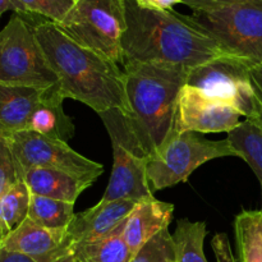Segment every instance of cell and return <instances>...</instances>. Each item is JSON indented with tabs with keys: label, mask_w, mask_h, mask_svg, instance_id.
I'll return each mask as SVG.
<instances>
[{
	"label": "cell",
	"mask_w": 262,
	"mask_h": 262,
	"mask_svg": "<svg viewBox=\"0 0 262 262\" xmlns=\"http://www.w3.org/2000/svg\"><path fill=\"white\" fill-rule=\"evenodd\" d=\"M32 25L64 99L81 101L97 114L113 109L125 112L124 72L119 64L77 43L51 20Z\"/></svg>",
	"instance_id": "1"
},
{
	"label": "cell",
	"mask_w": 262,
	"mask_h": 262,
	"mask_svg": "<svg viewBox=\"0 0 262 262\" xmlns=\"http://www.w3.org/2000/svg\"><path fill=\"white\" fill-rule=\"evenodd\" d=\"M189 68L170 63L123 66L127 109L123 113L132 147L152 158L173 133L177 102Z\"/></svg>",
	"instance_id": "2"
},
{
	"label": "cell",
	"mask_w": 262,
	"mask_h": 262,
	"mask_svg": "<svg viewBox=\"0 0 262 262\" xmlns=\"http://www.w3.org/2000/svg\"><path fill=\"white\" fill-rule=\"evenodd\" d=\"M127 28L122 37L123 64L170 63L194 68L225 55L212 38L174 10H154L124 0Z\"/></svg>",
	"instance_id": "3"
},
{
	"label": "cell",
	"mask_w": 262,
	"mask_h": 262,
	"mask_svg": "<svg viewBox=\"0 0 262 262\" xmlns=\"http://www.w3.org/2000/svg\"><path fill=\"white\" fill-rule=\"evenodd\" d=\"M0 83L48 90L58 78L26 15L14 14L0 31Z\"/></svg>",
	"instance_id": "4"
},
{
	"label": "cell",
	"mask_w": 262,
	"mask_h": 262,
	"mask_svg": "<svg viewBox=\"0 0 262 262\" xmlns=\"http://www.w3.org/2000/svg\"><path fill=\"white\" fill-rule=\"evenodd\" d=\"M58 26L83 48L123 64L122 37L127 28L124 0H77Z\"/></svg>",
	"instance_id": "5"
},
{
	"label": "cell",
	"mask_w": 262,
	"mask_h": 262,
	"mask_svg": "<svg viewBox=\"0 0 262 262\" xmlns=\"http://www.w3.org/2000/svg\"><path fill=\"white\" fill-rule=\"evenodd\" d=\"M182 15L227 54L262 64V7L227 5Z\"/></svg>",
	"instance_id": "6"
},
{
	"label": "cell",
	"mask_w": 262,
	"mask_h": 262,
	"mask_svg": "<svg viewBox=\"0 0 262 262\" xmlns=\"http://www.w3.org/2000/svg\"><path fill=\"white\" fill-rule=\"evenodd\" d=\"M227 156H237L227 140L211 141L193 132H173L163 148L148 160L147 177L151 191L155 193L184 183L205 163Z\"/></svg>",
	"instance_id": "7"
},
{
	"label": "cell",
	"mask_w": 262,
	"mask_h": 262,
	"mask_svg": "<svg viewBox=\"0 0 262 262\" xmlns=\"http://www.w3.org/2000/svg\"><path fill=\"white\" fill-rule=\"evenodd\" d=\"M20 176L32 168H49L71 174L92 186L104 173L101 164L84 158L64 141L25 129L7 136Z\"/></svg>",
	"instance_id": "8"
},
{
	"label": "cell",
	"mask_w": 262,
	"mask_h": 262,
	"mask_svg": "<svg viewBox=\"0 0 262 262\" xmlns=\"http://www.w3.org/2000/svg\"><path fill=\"white\" fill-rule=\"evenodd\" d=\"M256 64L225 55L188 71L186 84L200 90L212 99L229 104L247 119L253 113V94L250 72Z\"/></svg>",
	"instance_id": "9"
},
{
	"label": "cell",
	"mask_w": 262,
	"mask_h": 262,
	"mask_svg": "<svg viewBox=\"0 0 262 262\" xmlns=\"http://www.w3.org/2000/svg\"><path fill=\"white\" fill-rule=\"evenodd\" d=\"M104 122L113 146V170L102 202L117 200H142L154 196L147 177L150 159L132 150L125 138L120 109L99 114Z\"/></svg>",
	"instance_id": "10"
},
{
	"label": "cell",
	"mask_w": 262,
	"mask_h": 262,
	"mask_svg": "<svg viewBox=\"0 0 262 262\" xmlns=\"http://www.w3.org/2000/svg\"><path fill=\"white\" fill-rule=\"evenodd\" d=\"M242 115L229 104L212 99L200 90L184 84L177 102L174 133H222L239 125Z\"/></svg>",
	"instance_id": "11"
},
{
	"label": "cell",
	"mask_w": 262,
	"mask_h": 262,
	"mask_svg": "<svg viewBox=\"0 0 262 262\" xmlns=\"http://www.w3.org/2000/svg\"><path fill=\"white\" fill-rule=\"evenodd\" d=\"M3 248L35 262H77L67 229H48L30 219L8 235Z\"/></svg>",
	"instance_id": "12"
},
{
	"label": "cell",
	"mask_w": 262,
	"mask_h": 262,
	"mask_svg": "<svg viewBox=\"0 0 262 262\" xmlns=\"http://www.w3.org/2000/svg\"><path fill=\"white\" fill-rule=\"evenodd\" d=\"M137 204L138 201L135 200L100 201L94 207L76 214L67 228L73 250L81 246L99 242L113 234L124 224Z\"/></svg>",
	"instance_id": "13"
},
{
	"label": "cell",
	"mask_w": 262,
	"mask_h": 262,
	"mask_svg": "<svg viewBox=\"0 0 262 262\" xmlns=\"http://www.w3.org/2000/svg\"><path fill=\"white\" fill-rule=\"evenodd\" d=\"M173 212V204L159 201L154 196L136 205L123 228V235L133 256L158 233L168 229Z\"/></svg>",
	"instance_id": "14"
},
{
	"label": "cell",
	"mask_w": 262,
	"mask_h": 262,
	"mask_svg": "<svg viewBox=\"0 0 262 262\" xmlns=\"http://www.w3.org/2000/svg\"><path fill=\"white\" fill-rule=\"evenodd\" d=\"M48 90L0 83V135L28 129L31 117L45 100Z\"/></svg>",
	"instance_id": "15"
},
{
	"label": "cell",
	"mask_w": 262,
	"mask_h": 262,
	"mask_svg": "<svg viewBox=\"0 0 262 262\" xmlns=\"http://www.w3.org/2000/svg\"><path fill=\"white\" fill-rule=\"evenodd\" d=\"M23 182L32 194L71 204H76L79 194L90 187L71 174L49 168L30 169L25 173Z\"/></svg>",
	"instance_id": "16"
},
{
	"label": "cell",
	"mask_w": 262,
	"mask_h": 262,
	"mask_svg": "<svg viewBox=\"0 0 262 262\" xmlns=\"http://www.w3.org/2000/svg\"><path fill=\"white\" fill-rule=\"evenodd\" d=\"M63 100L59 92V86L48 90L42 104L36 109L31 117L28 129L67 142L74 136V124L71 118L64 113Z\"/></svg>",
	"instance_id": "17"
},
{
	"label": "cell",
	"mask_w": 262,
	"mask_h": 262,
	"mask_svg": "<svg viewBox=\"0 0 262 262\" xmlns=\"http://www.w3.org/2000/svg\"><path fill=\"white\" fill-rule=\"evenodd\" d=\"M227 141L250 165L262 186V128L253 120L246 119L228 133Z\"/></svg>",
	"instance_id": "18"
},
{
	"label": "cell",
	"mask_w": 262,
	"mask_h": 262,
	"mask_svg": "<svg viewBox=\"0 0 262 262\" xmlns=\"http://www.w3.org/2000/svg\"><path fill=\"white\" fill-rule=\"evenodd\" d=\"M234 232L241 262H262V211L245 210L235 216Z\"/></svg>",
	"instance_id": "19"
},
{
	"label": "cell",
	"mask_w": 262,
	"mask_h": 262,
	"mask_svg": "<svg viewBox=\"0 0 262 262\" xmlns=\"http://www.w3.org/2000/svg\"><path fill=\"white\" fill-rule=\"evenodd\" d=\"M123 228L99 242L81 246L73 250L77 262H130L133 253L123 235Z\"/></svg>",
	"instance_id": "20"
},
{
	"label": "cell",
	"mask_w": 262,
	"mask_h": 262,
	"mask_svg": "<svg viewBox=\"0 0 262 262\" xmlns=\"http://www.w3.org/2000/svg\"><path fill=\"white\" fill-rule=\"evenodd\" d=\"M207 234L204 222L178 220L173 234L177 262H207L204 252L205 237Z\"/></svg>",
	"instance_id": "21"
},
{
	"label": "cell",
	"mask_w": 262,
	"mask_h": 262,
	"mask_svg": "<svg viewBox=\"0 0 262 262\" xmlns=\"http://www.w3.org/2000/svg\"><path fill=\"white\" fill-rule=\"evenodd\" d=\"M74 204L31 194L28 219L48 229H67L74 219Z\"/></svg>",
	"instance_id": "22"
},
{
	"label": "cell",
	"mask_w": 262,
	"mask_h": 262,
	"mask_svg": "<svg viewBox=\"0 0 262 262\" xmlns=\"http://www.w3.org/2000/svg\"><path fill=\"white\" fill-rule=\"evenodd\" d=\"M31 194L27 184L20 181L0 197V215L10 233L28 219Z\"/></svg>",
	"instance_id": "23"
},
{
	"label": "cell",
	"mask_w": 262,
	"mask_h": 262,
	"mask_svg": "<svg viewBox=\"0 0 262 262\" xmlns=\"http://www.w3.org/2000/svg\"><path fill=\"white\" fill-rule=\"evenodd\" d=\"M77 0H13L18 14L36 15L60 23Z\"/></svg>",
	"instance_id": "24"
},
{
	"label": "cell",
	"mask_w": 262,
	"mask_h": 262,
	"mask_svg": "<svg viewBox=\"0 0 262 262\" xmlns=\"http://www.w3.org/2000/svg\"><path fill=\"white\" fill-rule=\"evenodd\" d=\"M130 262H177L173 235L161 230L136 252Z\"/></svg>",
	"instance_id": "25"
},
{
	"label": "cell",
	"mask_w": 262,
	"mask_h": 262,
	"mask_svg": "<svg viewBox=\"0 0 262 262\" xmlns=\"http://www.w3.org/2000/svg\"><path fill=\"white\" fill-rule=\"evenodd\" d=\"M23 181L8 137L0 135V197L14 184Z\"/></svg>",
	"instance_id": "26"
},
{
	"label": "cell",
	"mask_w": 262,
	"mask_h": 262,
	"mask_svg": "<svg viewBox=\"0 0 262 262\" xmlns=\"http://www.w3.org/2000/svg\"><path fill=\"white\" fill-rule=\"evenodd\" d=\"M250 79L253 94V113L247 119L253 120L262 128V64L252 67Z\"/></svg>",
	"instance_id": "27"
},
{
	"label": "cell",
	"mask_w": 262,
	"mask_h": 262,
	"mask_svg": "<svg viewBox=\"0 0 262 262\" xmlns=\"http://www.w3.org/2000/svg\"><path fill=\"white\" fill-rule=\"evenodd\" d=\"M183 4L191 8L193 12L196 10H209L215 8L227 7V5L250 4L262 7V0H183Z\"/></svg>",
	"instance_id": "28"
},
{
	"label": "cell",
	"mask_w": 262,
	"mask_h": 262,
	"mask_svg": "<svg viewBox=\"0 0 262 262\" xmlns=\"http://www.w3.org/2000/svg\"><path fill=\"white\" fill-rule=\"evenodd\" d=\"M212 250L216 255L217 262H235L227 234H216L211 241Z\"/></svg>",
	"instance_id": "29"
},
{
	"label": "cell",
	"mask_w": 262,
	"mask_h": 262,
	"mask_svg": "<svg viewBox=\"0 0 262 262\" xmlns=\"http://www.w3.org/2000/svg\"><path fill=\"white\" fill-rule=\"evenodd\" d=\"M140 7L154 10H173L177 4H183V0H135Z\"/></svg>",
	"instance_id": "30"
},
{
	"label": "cell",
	"mask_w": 262,
	"mask_h": 262,
	"mask_svg": "<svg viewBox=\"0 0 262 262\" xmlns=\"http://www.w3.org/2000/svg\"><path fill=\"white\" fill-rule=\"evenodd\" d=\"M0 262H35L22 253L12 252L5 248H0Z\"/></svg>",
	"instance_id": "31"
},
{
	"label": "cell",
	"mask_w": 262,
	"mask_h": 262,
	"mask_svg": "<svg viewBox=\"0 0 262 262\" xmlns=\"http://www.w3.org/2000/svg\"><path fill=\"white\" fill-rule=\"evenodd\" d=\"M8 10H13L14 13H17V8H15L13 0H0V18Z\"/></svg>",
	"instance_id": "32"
},
{
	"label": "cell",
	"mask_w": 262,
	"mask_h": 262,
	"mask_svg": "<svg viewBox=\"0 0 262 262\" xmlns=\"http://www.w3.org/2000/svg\"><path fill=\"white\" fill-rule=\"evenodd\" d=\"M10 234L9 229L7 228V225H5L4 220H3L2 215H0V248H3V246H4L5 241H7L8 235Z\"/></svg>",
	"instance_id": "33"
},
{
	"label": "cell",
	"mask_w": 262,
	"mask_h": 262,
	"mask_svg": "<svg viewBox=\"0 0 262 262\" xmlns=\"http://www.w3.org/2000/svg\"><path fill=\"white\" fill-rule=\"evenodd\" d=\"M261 192H262V186H261ZM261 211H262V210H261Z\"/></svg>",
	"instance_id": "34"
}]
</instances>
